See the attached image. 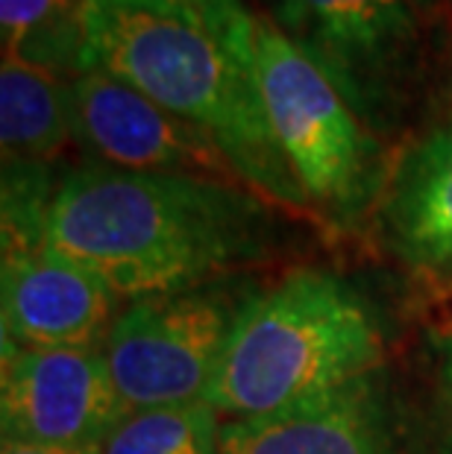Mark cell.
Masks as SVG:
<instances>
[{
    "label": "cell",
    "instance_id": "5",
    "mask_svg": "<svg viewBox=\"0 0 452 454\" xmlns=\"http://www.w3.org/2000/svg\"><path fill=\"white\" fill-rule=\"evenodd\" d=\"M250 296L244 285L218 278L123 308L106 334L103 355L127 413L206 402Z\"/></svg>",
    "mask_w": 452,
    "mask_h": 454
},
{
    "label": "cell",
    "instance_id": "1",
    "mask_svg": "<svg viewBox=\"0 0 452 454\" xmlns=\"http://www.w3.org/2000/svg\"><path fill=\"white\" fill-rule=\"evenodd\" d=\"M267 240L271 215L247 185L112 164L71 170L47 215V247L130 302L226 278Z\"/></svg>",
    "mask_w": 452,
    "mask_h": 454
},
{
    "label": "cell",
    "instance_id": "18",
    "mask_svg": "<svg viewBox=\"0 0 452 454\" xmlns=\"http://www.w3.org/2000/svg\"><path fill=\"white\" fill-rule=\"evenodd\" d=\"M4 454H91V451L51 449V446H24V442H4Z\"/></svg>",
    "mask_w": 452,
    "mask_h": 454
},
{
    "label": "cell",
    "instance_id": "20",
    "mask_svg": "<svg viewBox=\"0 0 452 454\" xmlns=\"http://www.w3.org/2000/svg\"><path fill=\"white\" fill-rule=\"evenodd\" d=\"M444 332H449V334H452V323H449V325H447V328H444Z\"/></svg>",
    "mask_w": 452,
    "mask_h": 454
},
{
    "label": "cell",
    "instance_id": "16",
    "mask_svg": "<svg viewBox=\"0 0 452 454\" xmlns=\"http://www.w3.org/2000/svg\"><path fill=\"white\" fill-rule=\"evenodd\" d=\"M435 352V402H432L429 454H452V334L432 337Z\"/></svg>",
    "mask_w": 452,
    "mask_h": 454
},
{
    "label": "cell",
    "instance_id": "6",
    "mask_svg": "<svg viewBox=\"0 0 452 454\" xmlns=\"http://www.w3.org/2000/svg\"><path fill=\"white\" fill-rule=\"evenodd\" d=\"M0 384L4 442L100 454L127 417L103 346L24 349L4 343Z\"/></svg>",
    "mask_w": 452,
    "mask_h": 454
},
{
    "label": "cell",
    "instance_id": "17",
    "mask_svg": "<svg viewBox=\"0 0 452 454\" xmlns=\"http://www.w3.org/2000/svg\"><path fill=\"white\" fill-rule=\"evenodd\" d=\"M177 4L194 9L200 18H206L226 38H244L256 27V15L247 12L244 0H177Z\"/></svg>",
    "mask_w": 452,
    "mask_h": 454
},
{
    "label": "cell",
    "instance_id": "2",
    "mask_svg": "<svg viewBox=\"0 0 452 454\" xmlns=\"http://www.w3.org/2000/svg\"><path fill=\"white\" fill-rule=\"evenodd\" d=\"M83 71L109 74L211 135L262 197L291 208L309 202L267 121L256 27L226 38L177 0H83Z\"/></svg>",
    "mask_w": 452,
    "mask_h": 454
},
{
    "label": "cell",
    "instance_id": "10",
    "mask_svg": "<svg viewBox=\"0 0 452 454\" xmlns=\"http://www.w3.org/2000/svg\"><path fill=\"white\" fill-rule=\"evenodd\" d=\"M220 454H397L377 372L282 411L220 425Z\"/></svg>",
    "mask_w": 452,
    "mask_h": 454
},
{
    "label": "cell",
    "instance_id": "4",
    "mask_svg": "<svg viewBox=\"0 0 452 454\" xmlns=\"http://www.w3.org/2000/svg\"><path fill=\"white\" fill-rule=\"evenodd\" d=\"M256 76L274 138L305 200L353 217L379 185V147L359 109L312 53L258 15Z\"/></svg>",
    "mask_w": 452,
    "mask_h": 454
},
{
    "label": "cell",
    "instance_id": "14",
    "mask_svg": "<svg viewBox=\"0 0 452 454\" xmlns=\"http://www.w3.org/2000/svg\"><path fill=\"white\" fill-rule=\"evenodd\" d=\"M220 417L206 402L130 411L100 454H220Z\"/></svg>",
    "mask_w": 452,
    "mask_h": 454
},
{
    "label": "cell",
    "instance_id": "19",
    "mask_svg": "<svg viewBox=\"0 0 452 454\" xmlns=\"http://www.w3.org/2000/svg\"><path fill=\"white\" fill-rule=\"evenodd\" d=\"M411 6H429V0H408Z\"/></svg>",
    "mask_w": 452,
    "mask_h": 454
},
{
    "label": "cell",
    "instance_id": "15",
    "mask_svg": "<svg viewBox=\"0 0 452 454\" xmlns=\"http://www.w3.org/2000/svg\"><path fill=\"white\" fill-rule=\"evenodd\" d=\"M53 194L44 161L4 159V255L30 253L47 244Z\"/></svg>",
    "mask_w": 452,
    "mask_h": 454
},
{
    "label": "cell",
    "instance_id": "11",
    "mask_svg": "<svg viewBox=\"0 0 452 454\" xmlns=\"http://www.w3.org/2000/svg\"><path fill=\"white\" fill-rule=\"evenodd\" d=\"M382 223L391 249L408 267L452 264V121L420 138L393 170Z\"/></svg>",
    "mask_w": 452,
    "mask_h": 454
},
{
    "label": "cell",
    "instance_id": "8",
    "mask_svg": "<svg viewBox=\"0 0 452 454\" xmlns=\"http://www.w3.org/2000/svg\"><path fill=\"white\" fill-rule=\"evenodd\" d=\"M74 135L103 164L139 173H182L220 182L242 176L215 138L177 118L109 74L83 71L71 80Z\"/></svg>",
    "mask_w": 452,
    "mask_h": 454
},
{
    "label": "cell",
    "instance_id": "13",
    "mask_svg": "<svg viewBox=\"0 0 452 454\" xmlns=\"http://www.w3.org/2000/svg\"><path fill=\"white\" fill-rule=\"evenodd\" d=\"M4 53L53 74L83 71V0H0Z\"/></svg>",
    "mask_w": 452,
    "mask_h": 454
},
{
    "label": "cell",
    "instance_id": "3",
    "mask_svg": "<svg viewBox=\"0 0 452 454\" xmlns=\"http://www.w3.org/2000/svg\"><path fill=\"white\" fill-rule=\"evenodd\" d=\"M379 364L382 334L364 299L341 278L303 270L247 299L206 404L224 422L265 417Z\"/></svg>",
    "mask_w": 452,
    "mask_h": 454
},
{
    "label": "cell",
    "instance_id": "9",
    "mask_svg": "<svg viewBox=\"0 0 452 454\" xmlns=\"http://www.w3.org/2000/svg\"><path fill=\"white\" fill-rule=\"evenodd\" d=\"M4 343L24 349L103 346L118 294L80 261L38 247L4 255Z\"/></svg>",
    "mask_w": 452,
    "mask_h": 454
},
{
    "label": "cell",
    "instance_id": "12",
    "mask_svg": "<svg viewBox=\"0 0 452 454\" xmlns=\"http://www.w3.org/2000/svg\"><path fill=\"white\" fill-rule=\"evenodd\" d=\"M74 135L71 82L4 53L0 67V144L4 159H53Z\"/></svg>",
    "mask_w": 452,
    "mask_h": 454
},
{
    "label": "cell",
    "instance_id": "7",
    "mask_svg": "<svg viewBox=\"0 0 452 454\" xmlns=\"http://www.w3.org/2000/svg\"><path fill=\"white\" fill-rule=\"evenodd\" d=\"M279 27L321 62L364 118L388 103L417 56L408 0H279Z\"/></svg>",
    "mask_w": 452,
    "mask_h": 454
}]
</instances>
